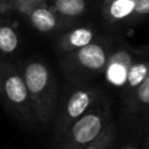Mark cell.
Listing matches in <instances>:
<instances>
[{
	"instance_id": "cell-1",
	"label": "cell",
	"mask_w": 149,
	"mask_h": 149,
	"mask_svg": "<svg viewBox=\"0 0 149 149\" xmlns=\"http://www.w3.org/2000/svg\"><path fill=\"white\" fill-rule=\"evenodd\" d=\"M30 95L36 123L47 126L55 115L58 100L56 80L45 60L28 58L18 67Z\"/></svg>"
},
{
	"instance_id": "cell-2",
	"label": "cell",
	"mask_w": 149,
	"mask_h": 149,
	"mask_svg": "<svg viewBox=\"0 0 149 149\" xmlns=\"http://www.w3.org/2000/svg\"><path fill=\"white\" fill-rule=\"evenodd\" d=\"M0 102L5 110L24 126H34L36 118L30 95L18 67L9 60H0Z\"/></svg>"
},
{
	"instance_id": "cell-3",
	"label": "cell",
	"mask_w": 149,
	"mask_h": 149,
	"mask_svg": "<svg viewBox=\"0 0 149 149\" xmlns=\"http://www.w3.org/2000/svg\"><path fill=\"white\" fill-rule=\"evenodd\" d=\"M114 49L115 41L113 37L100 36L81 49L60 55V67L71 77L102 73Z\"/></svg>"
},
{
	"instance_id": "cell-4",
	"label": "cell",
	"mask_w": 149,
	"mask_h": 149,
	"mask_svg": "<svg viewBox=\"0 0 149 149\" xmlns=\"http://www.w3.org/2000/svg\"><path fill=\"white\" fill-rule=\"evenodd\" d=\"M110 124L109 107L105 101L97 100L89 111L70 127L55 149H82L101 136Z\"/></svg>"
},
{
	"instance_id": "cell-5",
	"label": "cell",
	"mask_w": 149,
	"mask_h": 149,
	"mask_svg": "<svg viewBox=\"0 0 149 149\" xmlns=\"http://www.w3.org/2000/svg\"><path fill=\"white\" fill-rule=\"evenodd\" d=\"M97 100H100V92L92 88H80L71 93L58 113L54 130V144L60 141L70 127L89 111Z\"/></svg>"
},
{
	"instance_id": "cell-6",
	"label": "cell",
	"mask_w": 149,
	"mask_h": 149,
	"mask_svg": "<svg viewBox=\"0 0 149 149\" xmlns=\"http://www.w3.org/2000/svg\"><path fill=\"white\" fill-rule=\"evenodd\" d=\"M136 0H98L94 15L109 34H118L134 26Z\"/></svg>"
},
{
	"instance_id": "cell-7",
	"label": "cell",
	"mask_w": 149,
	"mask_h": 149,
	"mask_svg": "<svg viewBox=\"0 0 149 149\" xmlns=\"http://www.w3.org/2000/svg\"><path fill=\"white\" fill-rule=\"evenodd\" d=\"M98 37H100V33L97 31L94 25L82 22L77 24L59 34V37L55 41V51L59 55H64L67 52L86 46Z\"/></svg>"
},
{
	"instance_id": "cell-8",
	"label": "cell",
	"mask_w": 149,
	"mask_h": 149,
	"mask_svg": "<svg viewBox=\"0 0 149 149\" xmlns=\"http://www.w3.org/2000/svg\"><path fill=\"white\" fill-rule=\"evenodd\" d=\"M25 20L34 30L41 34H62L73 26L56 15L47 3L34 9Z\"/></svg>"
},
{
	"instance_id": "cell-9",
	"label": "cell",
	"mask_w": 149,
	"mask_h": 149,
	"mask_svg": "<svg viewBox=\"0 0 149 149\" xmlns=\"http://www.w3.org/2000/svg\"><path fill=\"white\" fill-rule=\"evenodd\" d=\"M97 3L98 0H47L51 9L72 25L84 22L94 15Z\"/></svg>"
},
{
	"instance_id": "cell-10",
	"label": "cell",
	"mask_w": 149,
	"mask_h": 149,
	"mask_svg": "<svg viewBox=\"0 0 149 149\" xmlns=\"http://www.w3.org/2000/svg\"><path fill=\"white\" fill-rule=\"evenodd\" d=\"M135 62L134 52L127 47L114 49L105 68L106 81L113 86H124L130 68Z\"/></svg>"
},
{
	"instance_id": "cell-11",
	"label": "cell",
	"mask_w": 149,
	"mask_h": 149,
	"mask_svg": "<svg viewBox=\"0 0 149 149\" xmlns=\"http://www.w3.org/2000/svg\"><path fill=\"white\" fill-rule=\"evenodd\" d=\"M20 49V36L10 22L0 18V54L15 56Z\"/></svg>"
},
{
	"instance_id": "cell-12",
	"label": "cell",
	"mask_w": 149,
	"mask_h": 149,
	"mask_svg": "<svg viewBox=\"0 0 149 149\" xmlns=\"http://www.w3.org/2000/svg\"><path fill=\"white\" fill-rule=\"evenodd\" d=\"M149 77V62H134L130 68L124 86L134 93L136 88Z\"/></svg>"
},
{
	"instance_id": "cell-13",
	"label": "cell",
	"mask_w": 149,
	"mask_h": 149,
	"mask_svg": "<svg viewBox=\"0 0 149 149\" xmlns=\"http://www.w3.org/2000/svg\"><path fill=\"white\" fill-rule=\"evenodd\" d=\"M45 3H47V0H9L8 7L10 10L26 18L34 9H37Z\"/></svg>"
},
{
	"instance_id": "cell-14",
	"label": "cell",
	"mask_w": 149,
	"mask_h": 149,
	"mask_svg": "<svg viewBox=\"0 0 149 149\" xmlns=\"http://www.w3.org/2000/svg\"><path fill=\"white\" fill-rule=\"evenodd\" d=\"M113 139H114V128L111 124H109L98 139H95L93 143H90L89 145L84 147L82 149H109Z\"/></svg>"
},
{
	"instance_id": "cell-15",
	"label": "cell",
	"mask_w": 149,
	"mask_h": 149,
	"mask_svg": "<svg viewBox=\"0 0 149 149\" xmlns=\"http://www.w3.org/2000/svg\"><path fill=\"white\" fill-rule=\"evenodd\" d=\"M134 105L136 107L149 106V77L144 80L134 92Z\"/></svg>"
},
{
	"instance_id": "cell-16",
	"label": "cell",
	"mask_w": 149,
	"mask_h": 149,
	"mask_svg": "<svg viewBox=\"0 0 149 149\" xmlns=\"http://www.w3.org/2000/svg\"><path fill=\"white\" fill-rule=\"evenodd\" d=\"M149 21V0H136L134 10V25Z\"/></svg>"
},
{
	"instance_id": "cell-17",
	"label": "cell",
	"mask_w": 149,
	"mask_h": 149,
	"mask_svg": "<svg viewBox=\"0 0 149 149\" xmlns=\"http://www.w3.org/2000/svg\"><path fill=\"white\" fill-rule=\"evenodd\" d=\"M5 9H9V7L4 3V0H0V13H3Z\"/></svg>"
},
{
	"instance_id": "cell-18",
	"label": "cell",
	"mask_w": 149,
	"mask_h": 149,
	"mask_svg": "<svg viewBox=\"0 0 149 149\" xmlns=\"http://www.w3.org/2000/svg\"><path fill=\"white\" fill-rule=\"evenodd\" d=\"M141 52H143V54H148V55H149V46L144 47V49L141 50Z\"/></svg>"
},
{
	"instance_id": "cell-19",
	"label": "cell",
	"mask_w": 149,
	"mask_h": 149,
	"mask_svg": "<svg viewBox=\"0 0 149 149\" xmlns=\"http://www.w3.org/2000/svg\"><path fill=\"white\" fill-rule=\"evenodd\" d=\"M145 149H149V136L147 139V143H145Z\"/></svg>"
},
{
	"instance_id": "cell-20",
	"label": "cell",
	"mask_w": 149,
	"mask_h": 149,
	"mask_svg": "<svg viewBox=\"0 0 149 149\" xmlns=\"http://www.w3.org/2000/svg\"><path fill=\"white\" fill-rule=\"evenodd\" d=\"M0 76H1V67H0Z\"/></svg>"
},
{
	"instance_id": "cell-21",
	"label": "cell",
	"mask_w": 149,
	"mask_h": 149,
	"mask_svg": "<svg viewBox=\"0 0 149 149\" xmlns=\"http://www.w3.org/2000/svg\"><path fill=\"white\" fill-rule=\"evenodd\" d=\"M126 149H135V148H126Z\"/></svg>"
}]
</instances>
